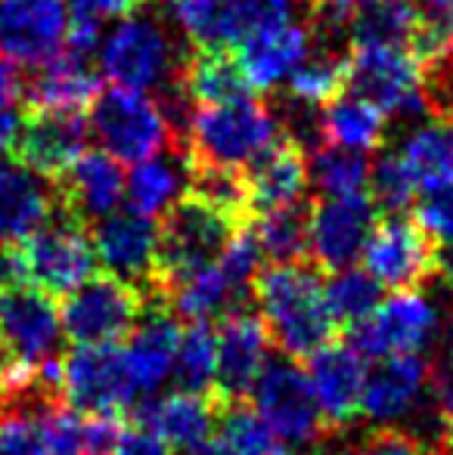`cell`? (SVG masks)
<instances>
[{"label": "cell", "mask_w": 453, "mask_h": 455, "mask_svg": "<svg viewBox=\"0 0 453 455\" xmlns=\"http://www.w3.org/2000/svg\"><path fill=\"white\" fill-rule=\"evenodd\" d=\"M16 279V260H12V245H4L0 242V291H4L6 285H12Z\"/></svg>", "instance_id": "51"}, {"label": "cell", "mask_w": 453, "mask_h": 455, "mask_svg": "<svg viewBox=\"0 0 453 455\" xmlns=\"http://www.w3.org/2000/svg\"><path fill=\"white\" fill-rule=\"evenodd\" d=\"M429 396H432V406H435L441 415L453 412V350H450V354H444L441 360L432 363V369H429Z\"/></svg>", "instance_id": "47"}, {"label": "cell", "mask_w": 453, "mask_h": 455, "mask_svg": "<svg viewBox=\"0 0 453 455\" xmlns=\"http://www.w3.org/2000/svg\"><path fill=\"white\" fill-rule=\"evenodd\" d=\"M277 434L246 400H221L218 431L202 455H273Z\"/></svg>", "instance_id": "37"}, {"label": "cell", "mask_w": 453, "mask_h": 455, "mask_svg": "<svg viewBox=\"0 0 453 455\" xmlns=\"http://www.w3.org/2000/svg\"><path fill=\"white\" fill-rule=\"evenodd\" d=\"M115 455H174V452L156 434L143 431V427H131V431H121Z\"/></svg>", "instance_id": "48"}, {"label": "cell", "mask_w": 453, "mask_h": 455, "mask_svg": "<svg viewBox=\"0 0 453 455\" xmlns=\"http://www.w3.org/2000/svg\"><path fill=\"white\" fill-rule=\"evenodd\" d=\"M308 381L329 431L348 427L360 415L367 360L351 344H327L308 360Z\"/></svg>", "instance_id": "21"}, {"label": "cell", "mask_w": 453, "mask_h": 455, "mask_svg": "<svg viewBox=\"0 0 453 455\" xmlns=\"http://www.w3.org/2000/svg\"><path fill=\"white\" fill-rule=\"evenodd\" d=\"M146 304H150V298L140 288L127 285L109 273L91 275L85 285H78L62 300V335L75 347L118 344L140 323Z\"/></svg>", "instance_id": "8"}, {"label": "cell", "mask_w": 453, "mask_h": 455, "mask_svg": "<svg viewBox=\"0 0 453 455\" xmlns=\"http://www.w3.org/2000/svg\"><path fill=\"white\" fill-rule=\"evenodd\" d=\"M181 335L183 331L174 310L165 300H150L140 323L127 335V347H125L127 365H131V375L137 381L140 394H152V390H158L174 375Z\"/></svg>", "instance_id": "23"}, {"label": "cell", "mask_w": 453, "mask_h": 455, "mask_svg": "<svg viewBox=\"0 0 453 455\" xmlns=\"http://www.w3.org/2000/svg\"><path fill=\"white\" fill-rule=\"evenodd\" d=\"M425 19L413 0H357L348 12L351 47H417Z\"/></svg>", "instance_id": "30"}, {"label": "cell", "mask_w": 453, "mask_h": 455, "mask_svg": "<svg viewBox=\"0 0 453 455\" xmlns=\"http://www.w3.org/2000/svg\"><path fill=\"white\" fill-rule=\"evenodd\" d=\"M417 196V180L398 152H382L369 168V198L382 211H404Z\"/></svg>", "instance_id": "42"}, {"label": "cell", "mask_w": 453, "mask_h": 455, "mask_svg": "<svg viewBox=\"0 0 453 455\" xmlns=\"http://www.w3.org/2000/svg\"><path fill=\"white\" fill-rule=\"evenodd\" d=\"M271 335L261 316L233 313L218 329V400H246L271 363Z\"/></svg>", "instance_id": "22"}, {"label": "cell", "mask_w": 453, "mask_h": 455, "mask_svg": "<svg viewBox=\"0 0 453 455\" xmlns=\"http://www.w3.org/2000/svg\"><path fill=\"white\" fill-rule=\"evenodd\" d=\"M376 202L363 196L314 198L311 202V248L308 258L317 270L339 273L351 267L367 248L376 229Z\"/></svg>", "instance_id": "14"}, {"label": "cell", "mask_w": 453, "mask_h": 455, "mask_svg": "<svg viewBox=\"0 0 453 455\" xmlns=\"http://www.w3.org/2000/svg\"><path fill=\"white\" fill-rule=\"evenodd\" d=\"M193 47H239L248 28L246 0H165Z\"/></svg>", "instance_id": "31"}, {"label": "cell", "mask_w": 453, "mask_h": 455, "mask_svg": "<svg viewBox=\"0 0 453 455\" xmlns=\"http://www.w3.org/2000/svg\"><path fill=\"white\" fill-rule=\"evenodd\" d=\"M221 400L218 394H187L174 390L168 396H146L131 409L133 425L156 434L174 455H202L218 431Z\"/></svg>", "instance_id": "16"}, {"label": "cell", "mask_w": 453, "mask_h": 455, "mask_svg": "<svg viewBox=\"0 0 453 455\" xmlns=\"http://www.w3.org/2000/svg\"><path fill=\"white\" fill-rule=\"evenodd\" d=\"M357 0H304V6H308V12L314 10H333V12H351V6H354Z\"/></svg>", "instance_id": "52"}, {"label": "cell", "mask_w": 453, "mask_h": 455, "mask_svg": "<svg viewBox=\"0 0 453 455\" xmlns=\"http://www.w3.org/2000/svg\"><path fill=\"white\" fill-rule=\"evenodd\" d=\"M363 264L379 285L410 291L441 273V251L438 242L419 227V220L394 214L376 223L363 248Z\"/></svg>", "instance_id": "13"}, {"label": "cell", "mask_w": 453, "mask_h": 455, "mask_svg": "<svg viewBox=\"0 0 453 455\" xmlns=\"http://www.w3.org/2000/svg\"><path fill=\"white\" fill-rule=\"evenodd\" d=\"M311 28L308 25L289 22L283 28L258 31L239 44V66L248 78V87L258 93L277 91L283 81L295 75V68L311 53Z\"/></svg>", "instance_id": "26"}, {"label": "cell", "mask_w": 453, "mask_h": 455, "mask_svg": "<svg viewBox=\"0 0 453 455\" xmlns=\"http://www.w3.org/2000/svg\"><path fill=\"white\" fill-rule=\"evenodd\" d=\"M91 133L103 152L118 162L143 164L156 158L162 149L174 146V127L162 112L156 96L127 87H109L100 91L91 106Z\"/></svg>", "instance_id": "5"}, {"label": "cell", "mask_w": 453, "mask_h": 455, "mask_svg": "<svg viewBox=\"0 0 453 455\" xmlns=\"http://www.w3.org/2000/svg\"><path fill=\"white\" fill-rule=\"evenodd\" d=\"M344 91L367 100L388 118H419L429 112L423 66L410 50L351 47Z\"/></svg>", "instance_id": "9"}, {"label": "cell", "mask_w": 453, "mask_h": 455, "mask_svg": "<svg viewBox=\"0 0 453 455\" xmlns=\"http://www.w3.org/2000/svg\"><path fill=\"white\" fill-rule=\"evenodd\" d=\"M22 96H25V78L19 75L16 62L0 56V112H6Z\"/></svg>", "instance_id": "49"}, {"label": "cell", "mask_w": 453, "mask_h": 455, "mask_svg": "<svg viewBox=\"0 0 453 455\" xmlns=\"http://www.w3.org/2000/svg\"><path fill=\"white\" fill-rule=\"evenodd\" d=\"M100 91L103 81L93 62L66 47L25 81L22 100L28 112H81L93 106Z\"/></svg>", "instance_id": "24"}, {"label": "cell", "mask_w": 453, "mask_h": 455, "mask_svg": "<svg viewBox=\"0 0 453 455\" xmlns=\"http://www.w3.org/2000/svg\"><path fill=\"white\" fill-rule=\"evenodd\" d=\"M177 87L196 108L224 106L248 96V78L239 66V56L230 47H193L187 50L177 72Z\"/></svg>", "instance_id": "28"}, {"label": "cell", "mask_w": 453, "mask_h": 455, "mask_svg": "<svg viewBox=\"0 0 453 455\" xmlns=\"http://www.w3.org/2000/svg\"><path fill=\"white\" fill-rule=\"evenodd\" d=\"M19 127H22V118H19L16 112H10V108H6V112H0V158L12 156Z\"/></svg>", "instance_id": "50"}, {"label": "cell", "mask_w": 453, "mask_h": 455, "mask_svg": "<svg viewBox=\"0 0 453 455\" xmlns=\"http://www.w3.org/2000/svg\"><path fill=\"white\" fill-rule=\"evenodd\" d=\"M429 369L419 354L385 356L367 369L360 415L376 427H398L400 421L425 412L429 396Z\"/></svg>", "instance_id": "18"}, {"label": "cell", "mask_w": 453, "mask_h": 455, "mask_svg": "<svg viewBox=\"0 0 453 455\" xmlns=\"http://www.w3.org/2000/svg\"><path fill=\"white\" fill-rule=\"evenodd\" d=\"M351 455H438V452L410 431H400V427H376L373 434L363 437V443Z\"/></svg>", "instance_id": "44"}, {"label": "cell", "mask_w": 453, "mask_h": 455, "mask_svg": "<svg viewBox=\"0 0 453 455\" xmlns=\"http://www.w3.org/2000/svg\"><path fill=\"white\" fill-rule=\"evenodd\" d=\"M252 294L261 310V323L283 356L311 360L317 350L333 344L339 325L327 307L317 267H311L308 260L273 264L261 270Z\"/></svg>", "instance_id": "1"}, {"label": "cell", "mask_w": 453, "mask_h": 455, "mask_svg": "<svg viewBox=\"0 0 453 455\" xmlns=\"http://www.w3.org/2000/svg\"><path fill=\"white\" fill-rule=\"evenodd\" d=\"M441 273H444V282H448V291L453 298V251H450L448 260H441Z\"/></svg>", "instance_id": "54"}, {"label": "cell", "mask_w": 453, "mask_h": 455, "mask_svg": "<svg viewBox=\"0 0 453 455\" xmlns=\"http://www.w3.org/2000/svg\"><path fill=\"white\" fill-rule=\"evenodd\" d=\"M369 168L363 152H348L339 146H320L311 158V180L317 198H348L369 189Z\"/></svg>", "instance_id": "39"}, {"label": "cell", "mask_w": 453, "mask_h": 455, "mask_svg": "<svg viewBox=\"0 0 453 455\" xmlns=\"http://www.w3.org/2000/svg\"><path fill=\"white\" fill-rule=\"evenodd\" d=\"M44 437L47 455H115L121 437L118 419L81 415L62 400L44 409Z\"/></svg>", "instance_id": "32"}, {"label": "cell", "mask_w": 453, "mask_h": 455, "mask_svg": "<svg viewBox=\"0 0 453 455\" xmlns=\"http://www.w3.org/2000/svg\"><path fill=\"white\" fill-rule=\"evenodd\" d=\"M248 396H252L255 412L286 443L314 446L333 434L314 400L308 371L298 369L289 356L267 363V369L261 371V378L255 381Z\"/></svg>", "instance_id": "11"}, {"label": "cell", "mask_w": 453, "mask_h": 455, "mask_svg": "<svg viewBox=\"0 0 453 455\" xmlns=\"http://www.w3.org/2000/svg\"><path fill=\"white\" fill-rule=\"evenodd\" d=\"M239 229V223L221 214L218 208L183 192L181 202L158 223L156 294H152V300H165V294L177 282L218 264V258Z\"/></svg>", "instance_id": "3"}, {"label": "cell", "mask_w": 453, "mask_h": 455, "mask_svg": "<svg viewBox=\"0 0 453 455\" xmlns=\"http://www.w3.org/2000/svg\"><path fill=\"white\" fill-rule=\"evenodd\" d=\"M12 260H16V279L41 288L50 298L72 294L97 270V251L87 227H81L60 208L37 233L12 245Z\"/></svg>", "instance_id": "4"}, {"label": "cell", "mask_w": 453, "mask_h": 455, "mask_svg": "<svg viewBox=\"0 0 453 455\" xmlns=\"http://www.w3.org/2000/svg\"><path fill=\"white\" fill-rule=\"evenodd\" d=\"M137 394L140 390L131 375V365H127L125 347L118 344L72 347L62 356L60 396L75 412L118 419V415L131 412Z\"/></svg>", "instance_id": "7"}, {"label": "cell", "mask_w": 453, "mask_h": 455, "mask_svg": "<svg viewBox=\"0 0 453 455\" xmlns=\"http://www.w3.org/2000/svg\"><path fill=\"white\" fill-rule=\"evenodd\" d=\"M100 66L118 87L127 91H162L181 72L187 50L177 47L168 31L146 12H131L100 44Z\"/></svg>", "instance_id": "6"}, {"label": "cell", "mask_w": 453, "mask_h": 455, "mask_svg": "<svg viewBox=\"0 0 453 455\" xmlns=\"http://www.w3.org/2000/svg\"><path fill=\"white\" fill-rule=\"evenodd\" d=\"M246 4H248V28H252V35H258V31L289 25L298 0H246Z\"/></svg>", "instance_id": "46"}, {"label": "cell", "mask_w": 453, "mask_h": 455, "mask_svg": "<svg viewBox=\"0 0 453 455\" xmlns=\"http://www.w3.org/2000/svg\"><path fill=\"white\" fill-rule=\"evenodd\" d=\"M323 146H339L348 152H373L385 143V115L360 96H339L320 108Z\"/></svg>", "instance_id": "34"}, {"label": "cell", "mask_w": 453, "mask_h": 455, "mask_svg": "<svg viewBox=\"0 0 453 455\" xmlns=\"http://www.w3.org/2000/svg\"><path fill=\"white\" fill-rule=\"evenodd\" d=\"M87 137L91 127L81 112H28L12 146V162L53 183L85 156Z\"/></svg>", "instance_id": "19"}, {"label": "cell", "mask_w": 453, "mask_h": 455, "mask_svg": "<svg viewBox=\"0 0 453 455\" xmlns=\"http://www.w3.org/2000/svg\"><path fill=\"white\" fill-rule=\"evenodd\" d=\"M273 455H298V452H279V450H277V452H273Z\"/></svg>", "instance_id": "55"}, {"label": "cell", "mask_w": 453, "mask_h": 455, "mask_svg": "<svg viewBox=\"0 0 453 455\" xmlns=\"http://www.w3.org/2000/svg\"><path fill=\"white\" fill-rule=\"evenodd\" d=\"M93 251L103 270L127 285L140 288L152 300L156 294L158 223L137 211H115L91 233Z\"/></svg>", "instance_id": "15"}, {"label": "cell", "mask_w": 453, "mask_h": 455, "mask_svg": "<svg viewBox=\"0 0 453 455\" xmlns=\"http://www.w3.org/2000/svg\"><path fill=\"white\" fill-rule=\"evenodd\" d=\"M279 137L283 133H279V121L271 102L246 96V100L224 102V106L193 108L187 131L174 140L171 152H177L183 162L246 171Z\"/></svg>", "instance_id": "2"}, {"label": "cell", "mask_w": 453, "mask_h": 455, "mask_svg": "<svg viewBox=\"0 0 453 455\" xmlns=\"http://www.w3.org/2000/svg\"><path fill=\"white\" fill-rule=\"evenodd\" d=\"M125 189L127 180L118 158L103 149L85 152L60 180H53L56 208L75 217L81 227H91V223L97 227L100 220L115 214L125 198Z\"/></svg>", "instance_id": "20"}, {"label": "cell", "mask_w": 453, "mask_h": 455, "mask_svg": "<svg viewBox=\"0 0 453 455\" xmlns=\"http://www.w3.org/2000/svg\"><path fill=\"white\" fill-rule=\"evenodd\" d=\"M62 319L53 298L28 282H12L0 291V354L10 363L41 371L60 360Z\"/></svg>", "instance_id": "12"}, {"label": "cell", "mask_w": 453, "mask_h": 455, "mask_svg": "<svg viewBox=\"0 0 453 455\" xmlns=\"http://www.w3.org/2000/svg\"><path fill=\"white\" fill-rule=\"evenodd\" d=\"M69 22L66 0H0V56L41 68L62 53Z\"/></svg>", "instance_id": "17"}, {"label": "cell", "mask_w": 453, "mask_h": 455, "mask_svg": "<svg viewBox=\"0 0 453 455\" xmlns=\"http://www.w3.org/2000/svg\"><path fill=\"white\" fill-rule=\"evenodd\" d=\"M56 211L53 183L19 162L0 158V242L19 245L44 227Z\"/></svg>", "instance_id": "27"}, {"label": "cell", "mask_w": 453, "mask_h": 455, "mask_svg": "<svg viewBox=\"0 0 453 455\" xmlns=\"http://www.w3.org/2000/svg\"><path fill=\"white\" fill-rule=\"evenodd\" d=\"M441 443H444V452L453 455V412L444 415V427H441Z\"/></svg>", "instance_id": "53"}, {"label": "cell", "mask_w": 453, "mask_h": 455, "mask_svg": "<svg viewBox=\"0 0 453 455\" xmlns=\"http://www.w3.org/2000/svg\"><path fill=\"white\" fill-rule=\"evenodd\" d=\"M252 233L273 264H302L311 248V202L258 214Z\"/></svg>", "instance_id": "36"}, {"label": "cell", "mask_w": 453, "mask_h": 455, "mask_svg": "<svg viewBox=\"0 0 453 455\" xmlns=\"http://www.w3.org/2000/svg\"><path fill=\"white\" fill-rule=\"evenodd\" d=\"M441 335V310L419 288L394 291L388 300L376 307L369 319L351 329V347L363 360H385L429 350Z\"/></svg>", "instance_id": "10"}, {"label": "cell", "mask_w": 453, "mask_h": 455, "mask_svg": "<svg viewBox=\"0 0 453 455\" xmlns=\"http://www.w3.org/2000/svg\"><path fill=\"white\" fill-rule=\"evenodd\" d=\"M398 156L423 189L435 192L453 186V115H432L417 124L404 137Z\"/></svg>", "instance_id": "33"}, {"label": "cell", "mask_w": 453, "mask_h": 455, "mask_svg": "<svg viewBox=\"0 0 453 455\" xmlns=\"http://www.w3.org/2000/svg\"><path fill=\"white\" fill-rule=\"evenodd\" d=\"M417 220L438 245H444L448 251H453V186L429 192V196L419 202Z\"/></svg>", "instance_id": "43"}, {"label": "cell", "mask_w": 453, "mask_h": 455, "mask_svg": "<svg viewBox=\"0 0 453 455\" xmlns=\"http://www.w3.org/2000/svg\"><path fill=\"white\" fill-rule=\"evenodd\" d=\"M351 53V50H348ZM348 53L336 50H317L314 56L295 68L289 78V96L304 106L323 108L344 93V72H348Z\"/></svg>", "instance_id": "41"}, {"label": "cell", "mask_w": 453, "mask_h": 455, "mask_svg": "<svg viewBox=\"0 0 453 455\" xmlns=\"http://www.w3.org/2000/svg\"><path fill=\"white\" fill-rule=\"evenodd\" d=\"M252 300H255V294L236 285L218 264L206 267V270L193 273L190 279L177 282V285L165 294V304L174 310V316L187 319L190 325L224 323L233 313H246Z\"/></svg>", "instance_id": "29"}, {"label": "cell", "mask_w": 453, "mask_h": 455, "mask_svg": "<svg viewBox=\"0 0 453 455\" xmlns=\"http://www.w3.org/2000/svg\"><path fill=\"white\" fill-rule=\"evenodd\" d=\"M308 180H311V162L304 156V149L295 140L279 137L264 156H258L246 168L252 217L298 204L304 198Z\"/></svg>", "instance_id": "25"}, {"label": "cell", "mask_w": 453, "mask_h": 455, "mask_svg": "<svg viewBox=\"0 0 453 455\" xmlns=\"http://www.w3.org/2000/svg\"><path fill=\"white\" fill-rule=\"evenodd\" d=\"M323 294H327V307L339 329L360 325L382 304V285L367 270H357V267H344V270L329 275Z\"/></svg>", "instance_id": "40"}, {"label": "cell", "mask_w": 453, "mask_h": 455, "mask_svg": "<svg viewBox=\"0 0 453 455\" xmlns=\"http://www.w3.org/2000/svg\"><path fill=\"white\" fill-rule=\"evenodd\" d=\"M187 186V164L177 152L171 158H150L137 164L127 177V202L131 211L143 217H162L181 202V189Z\"/></svg>", "instance_id": "35"}, {"label": "cell", "mask_w": 453, "mask_h": 455, "mask_svg": "<svg viewBox=\"0 0 453 455\" xmlns=\"http://www.w3.org/2000/svg\"><path fill=\"white\" fill-rule=\"evenodd\" d=\"M66 4H69V16H72V22L103 25L106 19H118V16H131V12H137L146 0H66Z\"/></svg>", "instance_id": "45"}, {"label": "cell", "mask_w": 453, "mask_h": 455, "mask_svg": "<svg viewBox=\"0 0 453 455\" xmlns=\"http://www.w3.org/2000/svg\"><path fill=\"white\" fill-rule=\"evenodd\" d=\"M171 378L177 381V390H187V394L218 390V331L212 325L193 323L183 331Z\"/></svg>", "instance_id": "38"}]
</instances>
